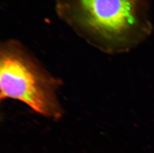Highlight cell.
<instances>
[{
  "label": "cell",
  "instance_id": "1",
  "mask_svg": "<svg viewBox=\"0 0 154 153\" xmlns=\"http://www.w3.org/2000/svg\"><path fill=\"white\" fill-rule=\"evenodd\" d=\"M58 18L107 53L128 50L151 31L147 0H54Z\"/></svg>",
  "mask_w": 154,
  "mask_h": 153
},
{
  "label": "cell",
  "instance_id": "2",
  "mask_svg": "<svg viewBox=\"0 0 154 153\" xmlns=\"http://www.w3.org/2000/svg\"><path fill=\"white\" fill-rule=\"evenodd\" d=\"M60 82L24 44L15 38L0 44V98L25 104L48 118L59 120L64 111L58 98Z\"/></svg>",
  "mask_w": 154,
  "mask_h": 153
}]
</instances>
